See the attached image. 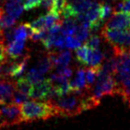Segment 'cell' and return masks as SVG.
Returning <instances> with one entry per match:
<instances>
[{
  "label": "cell",
  "mask_w": 130,
  "mask_h": 130,
  "mask_svg": "<svg viewBox=\"0 0 130 130\" xmlns=\"http://www.w3.org/2000/svg\"><path fill=\"white\" fill-rule=\"evenodd\" d=\"M86 93L87 90L80 93H71L62 96H55L47 100L54 110L55 116L71 117L81 113L86 109Z\"/></svg>",
  "instance_id": "obj_1"
},
{
  "label": "cell",
  "mask_w": 130,
  "mask_h": 130,
  "mask_svg": "<svg viewBox=\"0 0 130 130\" xmlns=\"http://www.w3.org/2000/svg\"><path fill=\"white\" fill-rule=\"evenodd\" d=\"M20 110L23 122H30L37 119L45 120L55 116L54 109L48 102L27 101L20 105Z\"/></svg>",
  "instance_id": "obj_2"
},
{
  "label": "cell",
  "mask_w": 130,
  "mask_h": 130,
  "mask_svg": "<svg viewBox=\"0 0 130 130\" xmlns=\"http://www.w3.org/2000/svg\"><path fill=\"white\" fill-rule=\"evenodd\" d=\"M101 34L104 41L112 47L122 49V50L130 48L129 29H114L103 27Z\"/></svg>",
  "instance_id": "obj_3"
},
{
  "label": "cell",
  "mask_w": 130,
  "mask_h": 130,
  "mask_svg": "<svg viewBox=\"0 0 130 130\" xmlns=\"http://www.w3.org/2000/svg\"><path fill=\"white\" fill-rule=\"evenodd\" d=\"M22 122L20 105L13 103L0 105V129L19 125Z\"/></svg>",
  "instance_id": "obj_4"
},
{
  "label": "cell",
  "mask_w": 130,
  "mask_h": 130,
  "mask_svg": "<svg viewBox=\"0 0 130 130\" xmlns=\"http://www.w3.org/2000/svg\"><path fill=\"white\" fill-rule=\"evenodd\" d=\"M104 28L114 29H128L130 28V15L123 12H117L110 15Z\"/></svg>",
  "instance_id": "obj_5"
},
{
  "label": "cell",
  "mask_w": 130,
  "mask_h": 130,
  "mask_svg": "<svg viewBox=\"0 0 130 130\" xmlns=\"http://www.w3.org/2000/svg\"><path fill=\"white\" fill-rule=\"evenodd\" d=\"M52 90V87L48 78H45L41 82L34 84L31 87L29 97L34 100H45L46 101Z\"/></svg>",
  "instance_id": "obj_6"
},
{
  "label": "cell",
  "mask_w": 130,
  "mask_h": 130,
  "mask_svg": "<svg viewBox=\"0 0 130 130\" xmlns=\"http://www.w3.org/2000/svg\"><path fill=\"white\" fill-rule=\"evenodd\" d=\"M15 91V82L9 78L0 79V105L11 103Z\"/></svg>",
  "instance_id": "obj_7"
},
{
  "label": "cell",
  "mask_w": 130,
  "mask_h": 130,
  "mask_svg": "<svg viewBox=\"0 0 130 130\" xmlns=\"http://www.w3.org/2000/svg\"><path fill=\"white\" fill-rule=\"evenodd\" d=\"M3 10L6 13L14 18L15 20L22 15L23 12V5L21 0H10L6 1L2 6Z\"/></svg>",
  "instance_id": "obj_8"
},
{
  "label": "cell",
  "mask_w": 130,
  "mask_h": 130,
  "mask_svg": "<svg viewBox=\"0 0 130 130\" xmlns=\"http://www.w3.org/2000/svg\"><path fill=\"white\" fill-rule=\"evenodd\" d=\"M24 50H25V41H21V40H13L6 47V55L9 56L11 59L14 60L22 57L23 55Z\"/></svg>",
  "instance_id": "obj_9"
},
{
  "label": "cell",
  "mask_w": 130,
  "mask_h": 130,
  "mask_svg": "<svg viewBox=\"0 0 130 130\" xmlns=\"http://www.w3.org/2000/svg\"><path fill=\"white\" fill-rule=\"evenodd\" d=\"M103 60V54L99 48L91 49L89 50L88 60H87V65H90L91 67L98 68L101 66L102 61Z\"/></svg>",
  "instance_id": "obj_10"
},
{
  "label": "cell",
  "mask_w": 130,
  "mask_h": 130,
  "mask_svg": "<svg viewBox=\"0 0 130 130\" xmlns=\"http://www.w3.org/2000/svg\"><path fill=\"white\" fill-rule=\"evenodd\" d=\"M53 63L51 61L50 58H49L48 54H44L38 58V64H37V69L39 71L41 74L45 75L47 72L51 71L53 69Z\"/></svg>",
  "instance_id": "obj_11"
},
{
  "label": "cell",
  "mask_w": 130,
  "mask_h": 130,
  "mask_svg": "<svg viewBox=\"0 0 130 130\" xmlns=\"http://www.w3.org/2000/svg\"><path fill=\"white\" fill-rule=\"evenodd\" d=\"M117 94L122 97L123 101L127 103L130 101V78L121 81L117 85Z\"/></svg>",
  "instance_id": "obj_12"
},
{
  "label": "cell",
  "mask_w": 130,
  "mask_h": 130,
  "mask_svg": "<svg viewBox=\"0 0 130 130\" xmlns=\"http://www.w3.org/2000/svg\"><path fill=\"white\" fill-rule=\"evenodd\" d=\"M91 31L89 29V24L87 22H84L81 23H78L76 29L74 31L75 38L78 39L80 42H85L88 38Z\"/></svg>",
  "instance_id": "obj_13"
},
{
  "label": "cell",
  "mask_w": 130,
  "mask_h": 130,
  "mask_svg": "<svg viewBox=\"0 0 130 130\" xmlns=\"http://www.w3.org/2000/svg\"><path fill=\"white\" fill-rule=\"evenodd\" d=\"M78 26V22L74 18H67L64 19L61 22V33L63 36H71L74 34V31Z\"/></svg>",
  "instance_id": "obj_14"
},
{
  "label": "cell",
  "mask_w": 130,
  "mask_h": 130,
  "mask_svg": "<svg viewBox=\"0 0 130 130\" xmlns=\"http://www.w3.org/2000/svg\"><path fill=\"white\" fill-rule=\"evenodd\" d=\"M31 87L32 86L25 77H20L15 82V89L22 94H27L28 96L31 91Z\"/></svg>",
  "instance_id": "obj_15"
},
{
  "label": "cell",
  "mask_w": 130,
  "mask_h": 130,
  "mask_svg": "<svg viewBox=\"0 0 130 130\" xmlns=\"http://www.w3.org/2000/svg\"><path fill=\"white\" fill-rule=\"evenodd\" d=\"M101 67V66H100ZM94 68L91 67L88 69L85 70V77H86V84H87V90H89L91 87L94 86V81H95V78L97 77V72L99 68Z\"/></svg>",
  "instance_id": "obj_16"
},
{
  "label": "cell",
  "mask_w": 130,
  "mask_h": 130,
  "mask_svg": "<svg viewBox=\"0 0 130 130\" xmlns=\"http://www.w3.org/2000/svg\"><path fill=\"white\" fill-rule=\"evenodd\" d=\"M89 48L87 45H80L78 48L76 49V59L80 64L87 65V60H88Z\"/></svg>",
  "instance_id": "obj_17"
},
{
  "label": "cell",
  "mask_w": 130,
  "mask_h": 130,
  "mask_svg": "<svg viewBox=\"0 0 130 130\" xmlns=\"http://www.w3.org/2000/svg\"><path fill=\"white\" fill-rule=\"evenodd\" d=\"M25 78H27L28 81H29L31 85H34V84L41 82L42 80L45 79V75L41 74V73L38 71L37 68H31L27 72Z\"/></svg>",
  "instance_id": "obj_18"
},
{
  "label": "cell",
  "mask_w": 130,
  "mask_h": 130,
  "mask_svg": "<svg viewBox=\"0 0 130 130\" xmlns=\"http://www.w3.org/2000/svg\"><path fill=\"white\" fill-rule=\"evenodd\" d=\"M28 37L29 34H28V28L26 23L20 24L14 30V40L26 41Z\"/></svg>",
  "instance_id": "obj_19"
},
{
  "label": "cell",
  "mask_w": 130,
  "mask_h": 130,
  "mask_svg": "<svg viewBox=\"0 0 130 130\" xmlns=\"http://www.w3.org/2000/svg\"><path fill=\"white\" fill-rule=\"evenodd\" d=\"M32 31H41L43 29H47L45 28V16H39L35 20L31 21L29 23H28Z\"/></svg>",
  "instance_id": "obj_20"
},
{
  "label": "cell",
  "mask_w": 130,
  "mask_h": 130,
  "mask_svg": "<svg viewBox=\"0 0 130 130\" xmlns=\"http://www.w3.org/2000/svg\"><path fill=\"white\" fill-rule=\"evenodd\" d=\"M113 12V8L111 7L110 4L107 3H100L99 6V13H100V19L103 22L106 21L111 15V13Z\"/></svg>",
  "instance_id": "obj_21"
},
{
  "label": "cell",
  "mask_w": 130,
  "mask_h": 130,
  "mask_svg": "<svg viewBox=\"0 0 130 130\" xmlns=\"http://www.w3.org/2000/svg\"><path fill=\"white\" fill-rule=\"evenodd\" d=\"M65 47L68 49H77L81 45V42L72 36H66L64 38Z\"/></svg>",
  "instance_id": "obj_22"
},
{
  "label": "cell",
  "mask_w": 130,
  "mask_h": 130,
  "mask_svg": "<svg viewBox=\"0 0 130 130\" xmlns=\"http://www.w3.org/2000/svg\"><path fill=\"white\" fill-rule=\"evenodd\" d=\"M29 96L25 94H22V93L19 92L15 89L14 93L13 94V99H12V103H15V104H18V105H21L22 103H25L29 100Z\"/></svg>",
  "instance_id": "obj_23"
},
{
  "label": "cell",
  "mask_w": 130,
  "mask_h": 130,
  "mask_svg": "<svg viewBox=\"0 0 130 130\" xmlns=\"http://www.w3.org/2000/svg\"><path fill=\"white\" fill-rule=\"evenodd\" d=\"M101 43H102V41H101L100 36H98V35H93L88 39H87L86 45H87V46L91 49H97L100 47Z\"/></svg>",
  "instance_id": "obj_24"
},
{
  "label": "cell",
  "mask_w": 130,
  "mask_h": 130,
  "mask_svg": "<svg viewBox=\"0 0 130 130\" xmlns=\"http://www.w3.org/2000/svg\"><path fill=\"white\" fill-rule=\"evenodd\" d=\"M55 73L64 77L66 78H70L72 76V69L67 66H57L55 67Z\"/></svg>",
  "instance_id": "obj_25"
},
{
  "label": "cell",
  "mask_w": 130,
  "mask_h": 130,
  "mask_svg": "<svg viewBox=\"0 0 130 130\" xmlns=\"http://www.w3.org/2000/svg\"><path fill=\"white\" fill-rule=\"evenodd\" d=\"M42 0H23L22 5H23V9L26 11H29L34 8L40 6Z\"/></svg>",
  "instance_id": "obj_26"
},
{
  "label": "cell",
  "mask_w": 130,
  "mask_h": 130,
  "mask_svg": "<svg viewBox=\"0 0 130 130\" xmlns=\"http://www.w3.org/2000/svg\"><path fill=\"white\" fill-rule=\"evenodd\" d=\"M44 16H45V28H46L47 29H48L49 28L53 25V24H54L56 22H58L59 20H61L60 17H57L56 15H54V13H50V12H48V13H47L45 15H44Z\"/></svg>",
  "instance_id": "obj_27"
},
{
  "label": "cell",
  "mask_w": 130,
  "mask_h": 130,
  "mask_svg": "<svg viewBox=\"0 0 130 130\" xmlns=\"http://www.w3.org/2000/svg\"><path fill=\"white\" fill-rule=\"evenodd\" d=\"M121 12L130 13V0H121Z\"/></svg>",
  "instance_id": "obj_28"
},
{
  "label": "cell",
  "mask_w": 130,
  "mask_h": 130,
  "mask_svg": "<svg viewBox=\"0 0 130 130\" xmlns=\"http://www.w3.org/2000/svg\"><path fill=\"white\" fill-rule=\"evenodd\" d=\"M6 51L5 45L0 41V63L3 62L6 60Z\"/></svg>",
  "instance_id": "obj_29"
},
{
  "label": "cell",
  "mask_w": 130,
  "mask_h": 130,
  "mask_svg": "<svg viewBox=\"0 0 130 130\" xmlns=\"http://www.w3.org/2000/svg\"><path fill=\"white\" fill-rule=\"evenodd\" d=\"M52 5H53V0H42L41 1V4L40 6L45 10H50L51 7H52Z\"/></svg>",
  "instance_id": "obj_30"
},
{
  "label": "cell",
  "mask_w": 130,
  "mask_h": 130,
  "mask_svg": "<svg viewBox=\"0 0 130 130\" xmlns=\"http://www.w3.org/2000/svg\"><path fill=\"white\" fill-rule=\"evenodd\" d=\"M127 105H128V107H129V108H130V101L127 103Z\"/></svg>",
  "instance_id": "obj_31"
},
{
  "label": "cell",
  "mask_w": 130,
  "mask_h": 130,
  "mask_svg": "<svg viewBox=\"0 0 130 130\" xmlns=\"http://www.w3.org/2000/svg\"><path fill=\"white\" fill-rule=\"evenodd\" d=\"M6 1H10V0H6Z\"/></svg>",
  "instance_id": "obj_32"
},
{
  "label": "cell",
  "mask_w": 130,
  "mask_h": 130,
  "mask_svg": "<svg viewBox=\"0 0 130 130\" xmlns=\"http://www.w3.org/2000/svg\"><path fill=\"white\" fill-rule=\"evenodd\" d=\"M21 1H22H22H23V0H21Z\"/></svg>",
  "instance_id": "obj_33"
}]
</instances>
